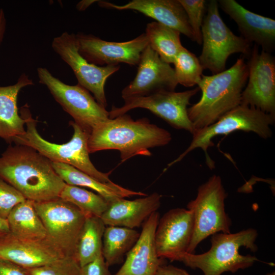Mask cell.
<instances>
[{"label":"cell","mask_w":275,"mask_h":275,"mask_svg":"<svg viewBox=\"0 0 275 275\" xmlns=\"http://www.w3.org/2000/svg\"><path fill=\"white\" fill-rule=\"evenodd\" d=\"M51 47L72 70L78 84L92 93L96 101L106 108L105 84L119 70L120 65L99 66L90 63L79 52L76 35L67 32L54 38Z\"/></svg>","instance_id":"7c38bea8"},{"label":"cell","mask_w":275,"mask_h":275,"mask_svg":"<svg viewBox=\"0 0 275 275\" xmlns=\"http://www.w3.org/2000/svg\"><path fill=\"white\" fill-rule=\"evenodd\" d=\"M98 3L102 8L139 12L195 41L186 14L178 0H132L121 6L104 1Z\"/></svg>","instance_id":"d6986e66"},{"label":"cell","mask_w":275,"mask_h":275,"mask_svg":"<svg viewBox=\"0 0 275 275\" xmlns=\"http://www.w3.org/2000/svg\"><path fill=\"white\" fill-rule=\"evenodd\" d=\"M0 275H28L23 268L7 260L0 259Z\"/></svg>","instance_id":"836d02e7"},{"label":"cell","mask_w":275,"mask_h":275,"mask_svg":"<svg viewBox=\"0 0 275 275\" xmlns=\"http://www.w3.org/2000/svg\"><path fill=\"white\" fill-rule=\"evenodd\" d=\"M25 111L26 117L25 132L15 138L12 142L31 147L51 162L73 166L102 183L112 182L109 178L111 172L102 173L92 163L88 147L89 135L74 121L69 122V125L74 130L71 140L66 143L58 144L45 140L40 135L36 128V120L32 118L28 109H25Z\"/></svg>","instance_id":"5b68a950"},{"label":"cell","mask_w":275,"mask_h":275,"mask_svg":"<svg viewBox=\"0 0 275 275\" xmlns=\"http://www.w3.org/2000/svg\"><path fill=\"white\" fill-rule=\"evenodd\" d=\"M135 77L121 92L125 99L145 96L161 90L174 91L178 84L174 68L148 45L142 52Z\"/></svg>","instance_id":"2e32d148"},{"label":"cell","mask_w":275,"mask_h":275,"mask_svg":"<svg viewBox=\"0 0 275 275\" xmlns=\"http://www.w3.org/2000/svg\"><path fill=\"white\" fill-rule=\"evenodd\" d=\"M64 257L45 239L28 241L18 239L10 232L0 236V259L24 268H33Z\"/></svg>","instance_id":"ffe728a7"},{"label":"cell","mask_w":275,"mask_h":275,"mask_svg":"<svg viewBox=\"0 0 275 275\" xmlns=\"http://www.w3.org/2000/svg\"><path fill=\"white\" fill-rule=\"evenodd\" d=\"M192 212L187 209L176 208L159 218L155 233V243L159 258L177 261L187 253L193 234Z\"/></svg>","instance_id":"9a60e30c"},{"label":"cell","mask_w":275,"mask_h":275,"mask_svg":"<svg viewBox=\"0 0 275 275\" xmlns=\"http://www.w3.org/2000/svg\"><path fill=\"white\" fill-rule=\"evenodd\" d=\"M34 206L45 229V239L64 257H74L86 216L60 198L34 202Z\"/></svg>","instance_id":"9c48e42d"},{"label":"cell","mask_w":275,"mask_h":275,"mask_svg":"<svg viewBox=\"0 0 275 275\" xmlns=\"http://www.w3.org/2000/svg\"><path fill=\"white\" fill-rule=\"evenodd\" d=\"M154 275H190L185 270L172 265L161 264Z\"/></svg>","instance_id":"e575fe53"},{"label":"cell","mask_w":275,"mask_h":275,"mask_svg":"<svg viewBox=\"0 0 275 275\" xmlns=\"http://www.w3.org/2000/svg\"><path fill=\"white\" fill-rule=\"evenodd\" d=\"M26 199L16 188L0 179V216L7 219L13 208Z\"/></svg>","instance_id":"1f68e13d"},{"label":"cell","mask_w":275,"mask_h":275,"mask_svg":"<svg viewBox=\"0 0 275 275\" xmlns=\"http://www.w3.org/2000/svg\"><path fill=\"white\" fill-rule=\"evenodd\" d=\"M248 58V82L241 104L275 115V58L271 53L260 51L256 44Z\"/></svg>","instance_id":"4fadbf2b"},{"label":"cell","mask_w":275,"mask_h":275,"mask_svg":"<svg viewBox=\"0 0 275 275\" xmlns=\"http://www.w3.org/2000/svg\"><path fill=\"white\" fill-rule=\"evenodd\" d=\"M80 275H111L102 255L80 267Z\"/></svg>","instance_id":"d6a6232c"},{"label":"cell","mask_w":275,"mask_h":275,"mask_svg":"<svg viewBox=\"0 0 275 275\" xmlns=\"http://www.w3.org/2000/svg\"><path fill=\"white\" fill-rule=\"evenodd\" d=\"M186 14L195 41L202 44L201 27L206 10L205 0H178Z\"/></svg>","instance_id":"4dcf8cb0"},{"label":"cell","mask_w":275,"mask_h":275,"mask_svg":"<svg viewBox=\"0 0 275 275\" xmlns=\"http://www.w3.org/2000/svg\"><path fill=\"white\" fill-rule=\"evenodd\" d=\"M33 85L29 76L22 73L15 84L0 86V138L8 143L25 132V111L19 115L17 98L22 88Z\"/></svg>","instance_id":"7402d4cb"},{"label":"cell","mask_w":275,"mask_h":275,"mask_svg":"<svg viewBox=\"0 0 275 275\" xmlns=\"http://www.w3.org/2000/svg\"><path fill=\"white\" fill-rule=\"evenodd\" d=\"M173 64L178 84L193 87L198 84L203 75V69L198 58L184 47L177 54Z\"/></svg>","instance_id":"f1b7e54d"},{"label":"cell","mask_w":275,"mask_h":275,"mask_svg":"<svg viewBox=\"0 0 275 275\" xmlns=\"http://www.w3.org/2000/svg\"><path fill=\"white\" fill-rule=\"evenodd\" d=\"M6 18L3 9H0V45L2 42L6 29Z\"/></svg>","instance_id":"d590c367"},{"label":"cell","mask_w":275,"mask_h":275,"mask_svg":"<svg viewBox=\"0 0 275 275\" xmlns=\"http://www.w3.org/2000/svg\"><path fill=\"white\" fill-rule=\"evenodd\" d=\"M37 71L39 82L47 88L55 100L89 135L98 125L110 119L109 112L80 85H67L44 67L38 68Z\"/></svg>","instance_id":"30bf717a"},{"label":"cell","mask_w":275,"mask_h":275,"mask_svg":"<svg viewBox=\"0 0 275 275\" xmlns=\"http://www.w3.org/2000/svg\"><path fill=\"white\" fill-rule=\"evenodd\" d=\"M51 163L56 173L66 184L91 188L109 203L120 198L147 196L145 193L125 188L113 182L102 183L70 165L56 162Z\"/></svg>","instance_id":"603a6c76"},{"label":"cell","mask_w":275,"mask_h":275,"mask_svg":"<svg viewBox=\"0 0 275 275\" xmlns=\"http://www.w3.org/2000/svg\"><path fill=\"white\" fill-rule=\"evenodd\" d=\"M0 179L36 203L59 198L66 185L51 161L28 146L9 145L0 157Z\"/></svg>","instance_id":"6da1fadb"},{"label":"cell","mask_w":275,"mask_h":275,"mask_svg":"<svg viewBox=\"0 0 275 275\" xmlns=\"http://www.w3.org/2000/svg\"><path fill=\"white\" fill-rule=\"evenodd\" d=\"M149 45L165 62L173 64L183 47L178 31L156 21L148 23L145 33Z\"/></svg>","instance_id":"4316f807"},{"label":"cell","mask_w":275,"mask_h":275,"mask_svg":"<svg viewBox=\"0 0 275 275\" xmlns=\"http://www.w3.org/2000/svg\"><path fill=\"white\" fill-rule=\"evenodd\" d=\"M206 6L201 27L203 47L198 59L203 70L215 74L226 70L227 60L232 54L241 53L248 58L251 44L235 35L223 21L217 1L211 0Z\"/></svg>","instance_id":"52a82bcc"},{"label":"cell","mask_w":275,"mask_h":275,"mask_svg":"<svg viewBox=\"0 0 275 275\" xmlns=\"http://www.w3.org/2000/svg\"><path fill=\"white\" fill-rule=\"evenodd\" d=\"M171 134L146 118L133 120L126 114L109 119L95 127L89 135V153L118 150L121 162L136 156H149L150 148L168 145Z\"/></svg>","instance_id":"7a4b0ae2"},{"label":"cell","mask_w":275,"mask_h":275,"mask_svg":"<svg viewBox=\"0 0 275 275\" xmlns=\"http://www.w3.org/2000/svg\"><path fill=\"white\" fill-rule=\"evenodd\" d=\"M105 227L100 217H86L74 255L80 267L102 255V240Z\"/></svg>","instance_id":"d4e9b609"},{"label":"cell","mask_w":275,"mask_h":275,"mask_svg":"<svg viewBox=\"0 0 275 275\" xmlns=\"http://www.w3.org/2000/svg\"><path fill=\"white\" fill-rule=\"evenodd\" d=\"M227 196L218 175H213L199 187L196 198L187 205L194 221L193 234L187 253H194L198 245L210 235L231 233V220L225 208Z\"/></svg>","instance_id":"ba28073f"},{"label":"cell","mask_w":275,"mask_h":275,"mask_svg":"<svg viewBox=\"0 0 275 275\" xmlns=\"http://www.w3.org/2000/svg\"><path fill=\"white\" fill-rule=\"evenodd\" d=\"M159 213H153L142 225L136 242L126 254L125 261L114 275H154L158 267L163 264L158 257L155 243V233Z\"/></svg>","instance_id":"ac0fdd59"},{"label":"cell","mask_w":275,"mask_h":275,"mask_svg":"<svg viewBox=\"0 0 275 275\" xmlns=\"http://www.w3.org/2000/svg\"><path fill=\"white\" fill-rule=\"evenodd\" d=\"M218 7L238 26L241 36L250 44L271 53L275 47V20L252 12L234 0L217 1Z\"/></svg>","instance_id":"e0dca14e"},{"label":"cell","mask_w":275,"mask_h":275,"mask_svg":"<svg viewBox=\"0 0 275 275\" xmlns=\"http://www.w3.org/2000/svg\"><path fill=\"white\" fill-rule=\"evenodd\" d=\"M275 115L240 104L228 112L212 124L196 130L187 148L176 159L168 164L167 168L181 160L190 152L201 148L205 153L208 167L212 169L213 161L208 154V149L214 145L212 139L219 135L228 134L236 130L253 132L264 139L271 136V130Z\"/></svg>","instance_id":"8992f818"},{"label":"cell","mask_w":275,"mask_h":275,"mask_svg":"<svg viewBox=\"0 0 275 275\" xmlns=\"http://www.w3.org/2000/svg\"><path fill=\"white\" fill-rule=\"evenodd\" d=\"M140 233L134 229L108 226L105 227L102 240V255L109 267L120 263L131 250Z\"/></svg>","instance_id":"484cf974"},{"label":"cell","mask_w":275,"mask_h":275,"mask_svg":"<svg viewBox=\"0 0 275 275\" xmlns=\"http://www.w3.org/2000/svg\"><path fill=\"white\" fill-rule=\"evenodd\" d=\"M79 53L90 63L99 66L124 63L136 66L141 55L149 45L145 33L125 42L103 40L92 34L76 35Z\"/></svg>","instance_id":"5bb4252c"},{"label":"cell","mask_w":275,"mask_h":275,"mask_svg":"<svg viewBox=\"0 0 275 275\" xmlns=\"http://www.w3.org/2000/svg\"><path fill=\"white\" fill-rule=\"evenodd\" d=\"M266 275H275L274 272H273L272 273H268Z\"/></svg>","instance_id":"f35d334b"},{"label":"cell","mask_w":275,"mask_h":275,"mask_svg":"<svg viewBox=\"0 0 275 275\" xmlns=\"http://www.w3.org/2000/svg\"><path fill=\"white\" fill-rule=\"evenodd\" d=\"M96 2L98 1H82L77 4L76 8L78 11H84L91 5Z\"/></svg>","instance_id":"74e56055"},{"label":"cell","mask_w":275,"mask_h":275,"mask_svg":"<svg viewBox=\"0 0 275 275\" xmlns=\"http://www.w3.org/2000/svg\"><path fill=\"white\" fill-rule=\"evenodd\" d=\"M34 203L26 199L15 206L7 218L10 233L18 239L39 241L46 238L45 229Z\"/></svg>","instance_id":"cb8c5ba5"},{"label":"cell","mask_w":275,"mask_h":275,"mask_svg":"<svg viewBox=\"0 0 275 275\" xmlns=\"http://www.w3.org/2000/svg\"><path fill=\"white\" fill-rule=\"evenodd\" d=\"M248 78V66L243 56L228 69L211 75H203L197 84L201 97L187 108L195 130L212 124L239 105Z\"/></svg>","instance_id":"3957f363"},{"label":"cell","mask_w":275,"mask_h":275,"mask_svg":"<svg viewBox=\"0 0 275 275\" xmlns=\"http://www.w3.org/2000/svg\"><path fill=\"white\" fill-rule=\"evenodd\" d=\"M23 268L28 275H80V266L75 257H64L43 266Z\"/></svg>","instance_id":"f546056e"},{"label":"cell","mask_w":275,"mask_h":275,"mask_svg":"<svg viewBox=\"0 0 275 275\" xmlns=\"http://www.w3.org/2000/svg\"><path fill=\"white\" fill-rule=\"evenodd\" d=\"M9 232L7 220L0 216V236Z\"/></svg>","instance_id":"8d00e7d4"},{"label":"cell","mask_w":275,"mask_h":275,"mask_svg":"<svg viewBox=\"0 0 275 275\" xmlns=\"http://www.w3.org/2000/svg\"><path fill=\"white\" fill-rule=\"evenodd\" d=\"M161 197L159 194L153 193L133 200L117 199L109 203L100 218L107 226L140 227L153 213L157 211Z\"/></svg>","instance_id":"44dd1931"},{"label":"cell","mask_w":275,"mask_h":275,"mask_svg":"<svg viewBox=\"0 0 275 275\" xmlns=\"http://www.w3.org/2000/svg\"><path fill=\"white\" fill-rule=\"evenodd\" d=\"M59 198L75 206L86 217H101L109 205V203L99 194L67 184Z\"/></svg>","instance_id":"83f0119b"},{"label":"cell","mask_w":275,"mask_h":275,"mask_svg":"<svg viewBox=\"0 0 275 275\" xmlns=\"http://www.w3.org/2000/svg\"><path fill=\"white\" fill-rule=\"evenodd\" d=\"M198 87L183 92L161 90L145 96L124 99L119 107L113 106L109 117L114 119L136 108L147 109L162 119L173 127L185 130L192 134L195 131L187 114V106L191 98L199 91Z\"/></svg>","instance_id":"8fae6325"},{"label":"cell","mask_w":275,"mask_h":275,"mask_svg":"<svg viewBox=\"0 0 275 275\" xmlns=\"http://www.w3.org/2000/svg\"><path fill=\"white\" fill-rule=\"evenodd\" d=\"M257 231L249 228L235 233H217L212 235L211 247L201 254L185 253L177 261L191 268L201 269L204 275H222L225 272L234 273L248 268L256 261H261L251 255L239 253L241 247L255 252Z\"/></svg>","instance_id":"277c9868"}]
</instances>
